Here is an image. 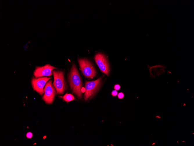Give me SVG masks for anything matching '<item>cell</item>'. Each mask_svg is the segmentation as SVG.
I'll use <instances>...</instances> for the list:
<instances>
[{"mask_svg": "<svg viewBox=\"0 0 194 146\" xmlns=\"http://www.w3.org/2000/svg\"><path fill=\"white\" fill-rule=\"evenodd\" d=\"M44 90V94L42 98L43 100L47 104H52L55 99L56 90L52 85L51 80L46 83Z\"/></svg>", "mask_w": 194, "mask_h": 146, "instance_id": "obj_6", "label": "cell"}, {"mask_svg": "<svg viewBox=\"0 0 194 146\" xmlns=\"http://www.w3.org/2000/svg\"><path fill=\"white\" fill-rule=\"evenodd\" d=\"M148 67L150 68L149 71L150 75L153 78H155L156 76H158L165 73L166 68L163 65H157L151 67L148 66Z\"/></svg>", "mask_w": 194, "mask_h": 146, "instance_id": "obj_9", "label": "cell"}, {"mask_svg": "<svg viewBox=\"0 0 194 146\" xmlns=\"http://www.w3.org/2000/svg\"><path fill=\"white\" fill-rule=\"evenodd\" d=\"M51 78L50 77H45L33 78L32 80L31 83L33 89L42 96L44 94V86Z\"/></svg>", "mask_w": 194, "mask_h": 146, "instance_id": "obj_7", "label": "cell"}, {"mask_svg": "<svg viewBox=\"0 0 194 146\" xmlns=\"http://www.w3.org/2000/svg\"><path fill=\"white\" fill-rule=\"evenodd\" d=\"M111 94L113 96H116L118 95V92L116 90H114L112 92Z\"/></svg>", "mask_w": 194, "mask_h": 146, "instance_id": "obj_12", "label": "cell"}, {"mask_svg": "<svg viewBox=\"0 0 194 146\" xmlns=\"http://www.w3.org/2000/svg\"><path fill=\"white\" fill-rule=\"evenodd\" d=\"M60 97L67 102H69L75 100L73 96L70 94H66L63 96H60Z\"/></svg>", "mask_w": 194, "mask_h": 146, "instance_id": "obj_10", "label": "cell"}, {"mask_svg": "<svg viewBox=\"0 0 194 146\" xmlns=\"http://www.w3.org/2000/svg\"><path fill=\"white\" fill-rule=\"evenodd\" d=\"M124 94L122 92H120L118 94V97L119 99H123L124 97Z\"/></svg>", "mask_w": 194, "mask_h": 146, "instance_id": "obj_11", "label": "cell"}, {"mask_svg": "<svg viewBox=\"0 0 194 146\" xmlns=\"http://www.w3.org/2000/svg\"><path fill=\"white\" fill-rule=\"evenodd\" d=\"M52 73L54 77L53 85L57 93L61 94L64 93L67 88L64 72L62 71L53 70L52 71Z\"/></svg>", "mask_w": 194, "mask_h": 146, "instance_id": "obj_3", "label": "cell"}, {"mask_svg": "<svg viewBox=\"0 0 194 146\" xmlns=\"http://www.w3.org/2000/svg\"><path fill=\"white\" fill-rule=\"evenodd\" d=\"M32 136V133L30 132L28 133L26 135V137L28 138H31Z\"/></svg>", "mask_w": 194, "mask_h": 146, "instance_id": "obj_14", "label": "cell"}, {"mask_svg": "<svg viewBox=\"0 0 194 146\" xmlns=\"http://www.w3.org/2000/svg\"><path fill=\"white\" fill-rule=\"evenodd\" d=\"M94 60L100 71L107 76L109 75L110 67L107 59L105 54L101 52L96 53Z\"/></svg>", "mask_w": 194, "mask_h": 146, "instance_id": "obj_5", "label": "cell"}, {"mask_svg": "<svg viewBox=\"0 0 194 146\" xmlns=\"http://www.w3.org/2000/svg\"><path fill=\"white\" fill-rule=\"evenodd\" d=\"M114 88L116 90H119L121 88V86L119 84H116L114 86Z\"/></svg>", "mask_w": 194, "mask_h": 146, "instance_id": "obj_13", "label": "cell"}, {"mask_svg": "<svg viewBox=\"0 0 194 146\" xmlns=\"http://www.w3.org/2000/svg\"><path fill=\"white\" fill-rule=\"evenodd\" d=\"M78 61L80 69L86 78L92 79L96 76V69L90 61L86 58H79Z\"/></svg>", "mask_w": 194, "mask_h": 146, "instance_id": "obj_4", "label": "cell"}, {"mask_svg": "<svg viewBox=\"0 0 194 146\" xmlns=\"http://www.w3.org/2000/svg\"><path fill=\"white\" fill-rule=\"evenodd\" d=\"M57 68L50 64H47L42 66L36 67L34 73L35 78H38L43 76H50L53 74L52 71Z\"/></svg>", "mask_w": 194, "mask_h": 146, "instance_id": "obj_8", "label": "cell"}, {"mask_svg": "<svg viewBox=\"0 0 194 146\" xmlns=\"http://www.w3.org/2000/svg\"><path fill=\"white\" fill-rule=\"evenodd\" d=\"M102 77L91 81H86L85 85L84 99L87 101L91 98L99 89L102 82Z\"/></svg>", "mask_w": 194, "mask_h": 146, "instance_id": "obj_2", "label": "cell"}, {"mask_svg": "<svg viewBox=\"0 0 194 146\" xmlns=\"http://www.w3.org/2000/svg\"><path fill=\"white\" fill-rule=\"evenodd\" d=\"M68 81L72 93L79 99L82 98V82L75 64H72L68 76Z\"/></svg>", "mask_w": 194, "mask_h": 146, "instance_id": "obj_1", "label": "cell"}]
</instances>
